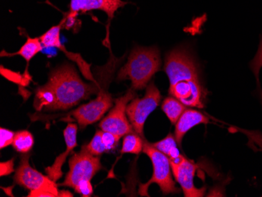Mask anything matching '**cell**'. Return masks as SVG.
<instances>
[{"label": "cell", "mask_w": 262, "mask_h": 197, "mask_svg": "<svg viewBox=\"0 0 262 197\" xmlns=\"http://www.w3.org/2000/svg\"><path fill=\"white\" fill-rule=\"evenodd\" d=\"M175 180L181 185L185 197H202L206 193V187L197 188L194 183L196 164L182 156L177 161H170Z\"/></svg>", "instance_id": "obj_10"}, {"label": "cell", "mask_w": 262, "mask_h": 197, "mask_svg": "<svg viewBox=\"0 0 262 197\" xmlns=\"http://www.w3.org/2000/svg\"><path fill=\"white\" fill-rule=\"evenodd\" d=\"M151 145L168 157L170 161H177L182 157L178 149L176 138L172 134H169L160 142L151 143Z\"/></svg>", "instance_id": "obj_17"}, {"label": "cell", "mask_w": 262, "mask_h": 197, "mask_svg": "<svg viewBox=\"0 0 262 197\" xmlns=\"http://www.w3.org/2000/svg\"><path fill=\"white\" fill-rule=\"evenodd\" d=\"M14 159L8 160L7 162H2L0 164V176L1 177L9 176L14 171Z\"/></svg>", "instance_id": "obj_26"}, {"label": "cell", "mask_w": 262, "mask_h": 197, "mask_svg": "<svg viewBox=\"0 0 262 197\" xmlns=\"http://www.w3.org/2000/svg\"><path fill=\"white\" fill-rule=\"evenodd\" d=\"M63 23L64 21L58 26H53L39 37L42 46L47 47V48L52 47V48H58L59 50H61L69 57V59L75 61L78 64L79 69H81L82 75L86 79L91 81H95L91 71V64H88L84 60L82 59L80 54L69 52L64 48V46L61 43V39H60V33H61V29L62 27Z\"/></svg>", "instance_id": "obj_12"}, {"label": "cell", "mask_w": 262, "mask_h": 197, "mask_svg": "<svg viewBox=\"0 0 262 197\" xmlns=\"http://www.w3.org/2000/svg\"><path fill=\"white\" fill-rule=\"evenodd\" d=\"M42 42L39 38H28L27 41L22 46L20 49L17 52L13 54H8L6 51H2L1 56L4 57H11V56L19 55L26 60V62L29 64L31 60L35 57L38 53L40 52L42 49Z\"/></svg>", "instance_id": "obj_15"}, {"label": "cell", "mask_w": 262, "mask_h": 197, "mask_svg": "<svg viewBox=\"0 0 262 197\" xmlns=\"http://www.w3.org/2000/svg\"><path fill=\"white\" fill-rule=\"evenodd\" d=\"M55 102V94L49 85L46 83L44 86L38 88L34 101L35 110L39 111L42 110H51Z\"/></svg>", "instance_id": "obj_16"}, {"label": "cell", "mask_w": 262, "mask_h": 197, "mask_svg": "<svg viewBox=\"0 0 262 197\" xmlns=\"http://www.w3.org/2000/svg\"><path fill=\"white\" fill-rule=\"evenodd\" d=\"M136 98V91L129 88L126 94L115 101V105L107 116L101 120L99 126L103 132H110L122 137L135 132L126 116L128 103Z\"/></svg>", "instance_id": "obj_8"}, {"label": "cell", "mask_w": 262, "mask_h": 197, "mask_svg": "<svg viewBox=\"0 0 262 197\" xmlns=\"http://www.w3.org/2000/svg\"><path fill=\"white\" fill-rule=\"evenodd\" d=\"M143 152L146 154L153 167V173L147 183L141 184L139 186V194L141 195H148V189L151 184L155 183L160 186L163 195L176 194L180 192V189L177 187L176 184L172 178V169L170 159L163 152L155 148L151 143L144 140Z\"/></svg>", "instance_id": "obj_4"}, {"label": "cell", "mask_w": 262, "mask_h": 197, "mask_svg": "<svg viewBox=\"0 0 262 197\" xmlns=\"http://www.w3.org/2000/svg\"><path fill=\"white\" fill-rule=\"evenodd\" d=\"M122 60V59H121ZM121 60L112 55L104 67L98 70V80L86 83L82 80L73 64L66 63L50 73L47 84L56 96V102L51 110H67L73 108L92 95L98 94L106 83L111 82L115 70Z\"/></svg>", "instance_id": "obj_2"}, {"label": "cell", "mask_w": 262, "mask_h": 197, "mask_svg": "<svg viewBox=\"0 0 262 197\" xmlns=\"http://www.w3.org/2000/svg\"><path fill=\"white\" fill-rule=\"evenodd\" d=\"M254 137H255L256 139H257V142H258L259 145H260V147H262V137H259V138H257V135L254 134Z\"/></svg>", "instance_id": "obj_28"}, {"label": "cell", "mask_w": 262, "mask_h": 197, "mask_svg": "<svg viewBox=\"0 0 262 197\" xmlns=\"http://www.w3.org/2000/svg\"><path fill=\"white\" fill-rule=\"evenodd\" d=\"M162 96L158 87L153 82L147 86L145 96L135 98L126 107V116L137 134L145 138L144 126L147 119L157 110L161 101Z\"/></svg>", "instance_id": "obj_6"}, {"label": "cell", "mask_w": 262, "mask_h": 197, "mask_svg": "<svg viewBox=\"0 0 262 197\" xmlns=\"http://www.w3.org/2000/svg\"><path fill=\"white\" fill-rule=\"evenodd\" d=\"M129 4L123 0H71L68 15L76 17L79 13L85 14L91 10H101L111 20L119 9Z\"/></svg>", "instance_id": "obj_11"}, {"label": "cell", "mask_w": 262, "mask_h": 197, "mask_svg": "<svg viewBox=\"0 0 262 197\" xmlns=\"http://www.w3.org/2000/svg\"><path fill=\"white\" fill-rule=\"evenodd\" d=\"M145 138L140 136L136 132L128 134L123 138L121 154L138 155L143 152Z\"/></svg>", "instance_id": "obj_19"}, {"label": "cell", "mask_w": 262, "mask_h": 197, "mask_svg": "<svg viewBox=\"0 0 262 197\" xmlns=\"http://www.w3.org/2000/svg\"><path fill=\"white\" fill-rule=\"evenodd\" d=\"M110 83V82L106 83L101 87L95 99L81 105L67 116L73 117L81 127H85L101 120L113 105V97L108 92Z\"/></svg>", "instance_id": "obj_9"}, {"label": "cell", "mask_w": 262, "mask_h": 197, "mask_svg": "<svg viewBox=\"0 0 262 197\" xmlns=\"http://www.w3.org/2000/svg\"><path fill=\"white\" fill-rule=\"evenodd\" d=\"M14 136H15V133L14 132L3 128V127L0 129V138H1L0 148L4 149V148L12 145L14 142Z\"/></svg>", "instance_id": "obj_24"}, {"label": "cell", "mask_w": 262, "mask_h": 197, "mask_svg": "<svg viewBox=\"0 0 262 197\" xmlns=\"http://www.w3.org/2000/svg\"><path fill=\"white\" fill-rule=\"evenodd\" d=\"M186 107L183 103L173 96L165 98L162 104V110L172 124H175L178 122L182 113L186 110Z\"/></svg>", "instance_id": "obj_18"}, {"label": "cell", "mask_w": 262, "mask_h": 197, "mask_svg": "<svg viewBox=\"0 0 262 197\" xmlns=\"http://www.w3.org/2000/svg\"><path fill=\"white\" fill-rule=\"evenodd\" d=\"M82 147H84L90 154L96 157H99L104 152H107L105 145L103 142L102 130H97L91 142L88 145H82Z\"/></svg>", "instance_id": "obj_21"}, {"label": "cell", "mask_w": 262, "mask_h": 197, "mask_svg": "<svg viewBox=\"0 0 262 197\" xmlns=\"http://www.w3.org/2000/svg\"><path fill=\"white\" fill-rule=\"evenodd\" d=\"M14 181L22 187L31 191L28 196H59L56 182L49 176H43L40 172L31 167L29 155L22 157L20 165L16 170Z\"/></svg>", "instance_id": "obj_5"}, {"label": "cell", "mask_w": 262, "mask_h": 197, "mask_svg": "<svg viewBox=\"0 0 262 197\" xmlns=\"http://www.w3.org/2000/svg\"><path fill=\"white\" fill-rule=\"evenodd\" d=\"M163 71L170 82V95L185 106L204 108L207 91L202 81L200 64L191 51L178 48L167 53Z\"/></svg>", "instance_id": "obj_1"}, {"label": "cell", "mask_w": 262, "mask_h": 197, "mask_svg": "<svg viewBox=\"0 0 262 197\" xmlns=\"http://www.w3.org/2000/svg\"><path fill=\"white\" fill-rule=\"evenodd\" d=\"M74 189L77 193L80 194L82 196H91L94 192L93 186L90 180L81 181L76 185Z\"/></svg>", "instance_id": "obj_25"}, {"label": "cell", "mask_w": 262, "mask_h": 197, "mask_svg": "<svg viewBox=\"0 0 262 197\" xmlns=\"http://www.w3.org/2000/svg\"><path fill=\"white\" fill-rule=\"evenodd\" d=\"M102 138L103 142H104V145L106 147L107 152L108 151H113L119 145L120 138V137L116 136L110 132H103L102 130Z\"/></svg>", "instance_id": "obj_23"}, {"label": "cell", "mask_w": 262, "mask_h": 197, "mask_svg": "<svg viewBox=\"0 0 262 197\" xmlns=\"http://www.w3.org/2000/svg\"><path fill=\"white\" fill-rule=\"evenodd\" d=\"M160 49L157 46H136L131 51L126 64L118 73L117 80L129 79L135 91L145 89L156 73L161 69Z\"/></svg>", "instance_id": "obj_3"}, {"label": "cell", "mask_w": 262, "mask_h": 197, "mask_svg": "<svg viewBox=\"0 0 262 197\" xmlns=\"http://www.w3.org/2000/svg\"><path fill=\"white\" fill-rule=\"evenodd\" d=\"M78 126L76 123H69L64 130V141L66 143V150L60 154L54 160L53 165L45 169L47 176H49L54 182H57L62 177V167L68 156L73 152L77 146Z\"/></svg>", "instance_id": "obj_13"}, {"label": "cell", "mask_w": 262, "mask_h": 197, "mask_svg": "<svg viewBox=\"0 0 262 197\" xmlns=\"http://www.w3.org/2000/svg\"><path fill=\"white\" fill-rule=\"evenodd\" d=\"M250 67L253 73H254L256 79L257 80V84L260 86L259 83V72L262 68V35L260 36V43H259L258 50L254 59L250 62Z\"/></svg>", "instance_id": "obj_22"}, {"label": "cell", "mask_w": 262, "mask_h": 197, "mask_svg": "<svg viewBox=\"0 0 262 197\" xmlns=\"http://www.w3.org/2000/svg\"><path fill=\"white\" fill-rule=\"evenodd\" d=\"M210 120L201 112L192 108H186L179 120L175 123L174 137L178 145H182L185 135L197 125L207 124Z\"/></svg>", "instance_id": "obj_14"}, {"label": "cell", "mask_w": 262, "mask_h": 197, "mask_svg": "<svg viewBox=\"0 0 262 197\" xmlns=\"http://www.w3.org/2000/svg\"><path fill=\"white\" fill-rule=\"evenodd\" d=\"M59 196H73V194L71 193L69 191H61L59 192Z\"/></svg>", "instance_id": "obj_27"}, {"label": "cell", "mask_w": 262, "mask_h": 197, "mask_svg": "<svg viewBox=\"0 0 262 197\" xmlns=\"http://www.w3.org/2000/svg\"><path fill=\"white\" fill-rule=\"evenodd\" d=\"M103 168L99 157L90 154L82 146L80 152L69 160V172L61 186L73 188L82 180H90Z\"/></svg>", "instance_id": "obj_7"}, {"label": "cell", "mask_w": 262, "mask_h": 197, "mask_svg": "<svg viewBox=\"0 0 262 197\" xmlns=\"http://www.w3.org/2000/svg\"><path fill=\"white\" fill-rule=\"evenodd\" d=\"M12 145L17 152L20 154H27L33 148V136L28 130L16 132Z\"/></svg>", "instance_id": "obj_20"}]
</instances>
